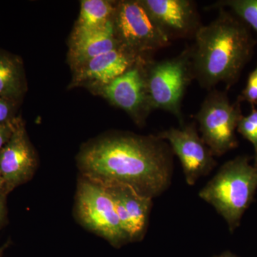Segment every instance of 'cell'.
Listing matches in <instances>:
<instances>
[{
    "label": "cell",
    "instance_id": "6da1fadb",
    "mask_svg": "<svg viewBox=\"0 0 257 257\" xmlns=\"http://www.w3.org/2000/svg\"><path fill=\"white\" fill-rule=\"evenodd\" d=\"M173 156L170 145L157 135L124 134L87 147L79 164L84 177L92 182L126 184L153 199L170 187Z\"/></svg>",
    "mask_w": 257,
    "mask_h": 257
},
{
    "label": "cell",
    "instance_id": "7a4b0ae2",
    "mask_svg": "<svg viewBox=\"0 0 257 257\" xmlns=\"http://www.w3.org/2000/svg\"><path fill=\"white\" fill-rule=\"evenodd\" d=\"M218 10V16L199 29L189 47L193 77L209 92L221 83L226 91L237 83L257 43L242 20L225 8Z\"/></svg>",
    "mask_w": 257,
    "mask_h": 257
},
{
    "label": "cell",
    "instance_id": "3957f363",
    "mask_svg": "<svg viewBox=\"0 0 257 257\" xmlns=\"http://www.w3.org/2000/svg\"><path fill=\"white\" fill-rule=\"evenodd\" d=\"M251 160L241 155L228 161L199 193L224 218L231 233L240 226L257 191V167Z\"/></svg>",
    "mask_w": 257,
    "mask_h": 257
},
{
    "label": "cell",
    "instance_id": "277c9868",
    "mask_svg": "<svg viewBox=\"0 0 257 257\" xmlns=\"http://www.w3.org/2000/svg\"><path fill=\"white\" fill-rule=\"evenodd\" d=\"M193 77L190 52L187 47L172 58L147 62L145 80L152 109L173 114L184 125L182 101Z\"/></svg>",
    "mask_w": 257,
    "mask_h": 257
},
{
    "label": "cell",
    "instance_id": "5b68a950",
    "mask_svg": "<svg viewBox=\"0 0 257 257\" xmlns=\"http://www.w3.org/2000/svg\"><path fill=\"white\" fill-rule=\"evenodd\" d=\"M241 102L231 103L227 91H209L195 115L203 141L214 157H221L238 147L236 131L241 116Z\"/></svg>",
    "mask_w": 257,
    "mask_h": 257
},
{
    "label": "cell",
    "instance_id": "8992f818",
    "mask_svg": "<svg viewBox=\"0 0 257 257\" xmlns=\"http://www.w3.org/2000/svg\"><path fill=\"white\" fill-rule=\"evenodd\" d=\"M115 35L121 46L140 56L170 45L141 1H123L116 5L113 18Z\"/></svg>",
    "mask_w": 257,
    "mask_h": 257
},
{
    "label": "cell",
    "instance_id": "52a82bcc",
    "mask_svg": "<svg viewBox=\"0 0 257 257\" xmlns=\"http://www.w3.org/2000/svg\"><path fill=\"white\" fill-rule=\"evenodd\" d=\"M77 212L84 226L115 247L130 242L120 223L112 198L101 184L85 177L81 179L77 192Z\"/></svg>",
    "mask_w": 257,
    "mask_h": 257
},
{
    "label": "cell",
    "instance_id": "ba28073f",
    "mask_svg": "<svg viewBox=\"0 0 257 257\" xmlns=\"http://www.w3.org/2000/svg\"><path fill=\"white\" fill-rule=\"evenodd\" d=\"M157 135L168 143L174 155L178 157L188 185H194L198 179L209 175L216 167L214 156L199 136L195 123L171 127Z\"/></svg>",
    "mask_w": 257,
    "mask_h": 257
},
{
    "label": "cell",
    "instance_id": "9c48e42d",
    "mask_svg": "<svg viewBox=\"0 0 257 257\" xmlns=\"http://www.w3.org/2000/svg\"><path fill=\"white\" fill-rule=\"evenodd\" d=\"M145 60L139 62L108 85L101 87L103 95L111 104L124 109L138 124H143L152 109L145 80Z\"/></svg>",
    "mask_w": 257,
    "mask_h": 257
},
{
    "label": "cell",
    "instance_id": "30bf717a",
    "mask_svg": "<svg viewBox=\"0 0 257 257\" xmlns=\"http://www.w3.org/2000/svg\"><path fill=\"white\" fill-rule=\"evenodd\" d=\"M171 42L194 37L202 26L197 5L190 0H142Z\"/></svg>",
    "mask_w": 257,
    "mask_h": 257
},
{
    "label": "cell",
    "instance_id": "8fae6325",
    "mask_svg": "<svg viewBox=\"0 0 257 257\" xmlns=\"http://www.w3.org/2000/svg\"><path fill=\"white\" fill-rule=\"evenodd\" d=\"M36 165V157L29 141L25 124L20 118H15L13 135L0 150V171L8 194L30 180Z\"/></svg>",
    "mask_w": 257,
    "mask_h": 257
},
{
    "label": "cell",
    "instance_id": "7c38bea8",
    "mask_svg": "<svg viewBox=\"0 0 257 257\" xmlns=\"http://www.w3.org/2000/svg\"><path fill=\"white\" fill-rule=\"evenodd\" d=\"M99 184L112 198L120 223L128 241L143 239L148 226L152 198L145 197L126 184L117 182Z\"/></svg>",
    "mask_w": 257,
    "mask_h": 257
},
{
    "label": "cell",
    "instance_id": "4fadbf2b",
    "mask_svg": "<svg viewBox=\"0 0 257 257\" xmlns=\"http://www.w3.org/2000/svg\"><path fill=\"white\" fill-rule=\"evenodd\" d=\"M143 60L140 56L124 47L119 46L80 66L77 79L79 82L93 81L103 87Z\"/></svg>",
    "mask_w": 257,
    "mask_h": 257
},
{
    "label": "cell",
    "instance_id": "5bb4252c",
    "mask_svg": "<svg viewBox=\"0 0 257 257\" xmlns=\"http://www.w3.org/2000/svg\"><path fill=\"white\" fill-rule=\"evenodd\" d=\"M121 46L115 35L113 20L102 28L87 32H75L71 57L80 66L94 57Z\"/></svg>",
    "mask_w": 257,
    "mask_h": 257
},
{
    "label": "cell",
    "instance_id": "9a60e30c",
    "mask_svg": "<svg viewBox=\"0 0 257 257\" xmlns=\"http://www.w3.org/2000/svg\"><path fill=\"white\" fill-rule=\"evenodd\" d=\"M23 92L21 62L15 56L0 52V97L16 102Z\"/></svg>",
    "mask_w": 257,
    "mask_h": 257
},
{
    "label": "cell",
    "instance_id": "2e32d148",
    "mask_svg": "<svg viewBox=\"0 0 257 257\" xmlns=\"http://www.w3.org/2000/svg\"><path fill=\"white\" fill-rule=\"evenodd\" d=\"M116 6L105 0H84L75 32L92 31L113 20Z\"/></svg>",
    "mask_w": 257,
    "mask_h": 257
},
{
    "label": "cell",
    "instance_id": "e0dca14e",
    "mask_svg": "<svg viewBox=\"0 0 257 257\" xmlns=\"http://www.w3.org/2000/svg\"><path fill=\"white\" fill-rule=\"evenodd\" d=\"M210 8H229L257 35V0H222L216 2Z\"/></svg>",
    "mask_w": 257,
    "mask_h": 257
},
{
    "label": "cell",
    "instance_id": "ac0fdd59",
    "mask_svg": "<svg viewBox=\"0 0 257 257\" xmlns=\"http://www.w3.org/2000/svg\"><path fill=\"white\" fill-rule=\"evenodd\" d=\"M251 112L241 116L237 126L238 133L247 140L253 147V165L257 167V109L251 106Z\"/></svg>",
    "mask_w": 257,
    "mask_h": 257
},
{
    "label": "cell",
    "instance_id": "d6986e66",
    "mask_svg": "<svg viewBox=\"0 0 257 257\" xmlns=\"http://www.w3.org/2000/svg\"><path fill=\"white\" fill-rule=\"evenodd\" d=\"M239 102L246 101L251 106L257 105V65L248 74L246 86L238 96Z\"/></svg>",
    "mask_w": 257,
    "mask_h": 257
},
{
    "label": "cell",
    "instance_id": "ffe728a7",
    "mask_svg": "<svg viewBox=\"0 0 257 257\" xmlns=\"http://www.w3.org/2000/svg\"><path fill=\"white\" fill-rule=\"evenodd\" d=\"M15 106L14 101L0 97V124L10 122L15 119Z\"/></svg>",
    "mask_w": 257,
    "mask_h": 257
},
{
    "label": "cell",
    "instance_id": "44dd1931",
    "mask_svg": "<svg viewBox=\"0 0 257 257\" xmlns=\"http://www.w3.org/2000/svg\"><path fill=\"white\" fill-rule=\"evenodd\" d=\"M15 118L10 122L0 124V150L8 143L13 135L15 126Z\"/></svg>",
    "mask_w": 257,
    "mask_h": 257
},
{
    "label": "cell",
    "instance_id": "7402d4cb",
    "mask_svg": "<svg viewBox=\"0 0 257 257\" xmlns=\"http://www.w3.org/2000/svg\"><path fill=\"white\" fill-rule=\"evenodd\" d=\"M6 214V197L0 195V226L4 223Z\"/></svg>",
    "mask_w": 257,
    "mask_h": 257
},
{
    "label": "cell",
    "instance_id": "603a6c76",
    "mask_svg": "<svg viewBox=\"0 0 257 257\" xmlns=\"http://www.w3.org/2000/svg\"><path fill=\"white\" fill-rule=\"evenodd\" d=\"M8 194V192H7L6 189V184H5L4 178H3V175H2L1 173V171H0V195L7 197Z\"/></svg>",
    "mask_w": 257,
    "mask_h": 257
},
{
    "label": "cell",
    "instance_id": "cb8c5ba5",
    "mask_svg": "<svg viewBox=\"0 0 257 257\" xmlns=\"http://www.w3.org/2000/svg\"><path fill=\"white\" fill-rule=\"evenodd\" d=\"M214 257H239L234 253H231V251H226L225 252L221 253L219 256H214Z\"/></svg>",
    "mask_w": 257,
    "mask_h": 257
},
{
    "label": "cell",
    "instance_id": "d4e9b609",
    "mask_svg": "<svg viewBox=\"0 0 257 257\" xmlns=\"http://www.w3.org/2000/svg\"><path fill=\"white\" fill-rule=\"evenodd\" d=\"M7 246H8V244L5 245V246L0 247V257H4V251Z\"/></svg>",
    "mask_w": 257,
    "mask_h": 257
}]
</instances>
